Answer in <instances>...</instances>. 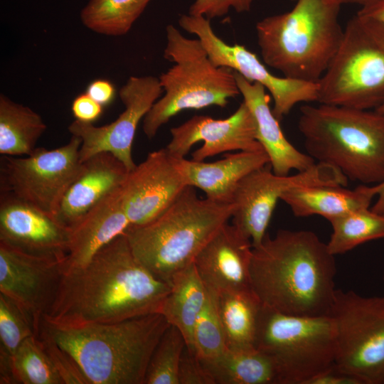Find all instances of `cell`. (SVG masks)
<instances>
[{"label":"cell","mask_w":384,"mask_h":384,"mask_svg":"<svg viewBox=\"0 0 384 384\" xmlns=\"http://www.w3.org/2000/svg\"><path fill=\"white\" fill-rule=\"evenodd\" d=\"M170 289L138 261L123 233L83 267L63 272L43 318L69 325L116 323L159 313Z\"/></svg>","instance_id":"cell-1"},{"label":"cell","mask_w":384,"mask_h":384,"mask_svg":"<svg viewBox=\"0 0 384 384\" xmlns=\"http://www.w3.org/2000/svg\"><path fill=\"white\" fill-rule=\"evenodd\" d=\"M336 274L335 256L312 231L267 233L252 248L253 292L262 304L286 314L329 316Z\"/></svg>","instance_id":"cell-2"},{"label":"cell","mask_w":384,"mask_h":384,"mask_svg":"<svg viewBox=\"0 0 384 384\" xmlns=\"http://www.w3.org/2000/svg\"><path fill=\"white\" fill-rule=\"evenodd\" d=\"M169 326L160 313L78 325L43 318L38 334L73 358L87 384H144L149 360Z\"/></svg>","instance_id":"cell-3"},{"label":"cell","mask_w":384,"mask_h":384,"mask_svg":"<svg viewBox=\"0 0 384 384\" xmlns=\"http://www.w3.org/2000/svg\"><path fill=\"white\" fill-rule=\"evenodd\" d=\"M307 154L363 184L384 181V113L320 104L300 108Z\"/></svg>","instance_id":"cell-4"},{"label":"cell","mask_w":384,"mask_h":384,"mask_svg":"<svg viewBox=\"0 0 384 384\" xmlns=\"http://www.w3.org/2000/svg\"><path fill=\"white\" fill-rule=\"evenodd\" d=\"M336 0H297L289 11L256 24L264 63L285 77L318 82L341 42Z\"/></svg>","instance_id":"cell-5"},{"label":"cell","mask_w":384,"mask_h":384,"mask_svg":"<svg viewBox=\"0 0 384 384\" xmlns=\"http://www.w3.org/2000/svg\"><path fill=\"white\" fill-rule=\"evenodd\" d=\"M234 206L200 198L187 186L159 216L124 234L138 261L156 278L172 277L194 262L218 229L231 218Z\"/></svg>","instance_id":"cell-6"},{"label":"cell","mask_w":384,"mask_h":384,"mask_svg":"<svg viewBox=\"0 0 384 384\" xmlns=\"http://www.w3.org/2000/svg\"><path fill=\"white\" fill-rule=\"evenodd\" d=\"M166 33L164 58L174 65L159 76L164 94L143 119V131L149 139L185 110L225 107L230 98L240 94L235 72L215 65L198 38L185 37L171 24Z\"/></svg>","instance_id":"cell-7"},{"label":"cell","mask_w":384,"mask_h":384,"mask_svg":"<svg viewBox=\"0 0 384 384\" xmlns=\"http://www.w3.org/2000/svg\"><path fill=\"white\" fill-rule=\"evenodd\" d=\"M319 83L317 102L375 110L384 102V23L357 13Z\"/></svg>","instance_id":"cell-8"},{"label":"cell","mask_w":384,"mask_h":384,"mask_svg":"<svg viewBox=\"0 0 384 384\" xmlns=\"http://www.w3.org/2000/svg\"><path fill=\"white\" fill-rule=\"evenodd\" d=\"M255 347L274 358L282 384H306L335 363L334 323L330 316L289 315L262 304Z\"/></svg>","instance_id":"cell-9"},{"label":"cell","mask_w":384,"mask_h":384,"mask_svg":"<svg viewBox=\"0 0 384 384\" xmlns=\"http://www.w3.org/2000/svg\"><path fill=\"white\" fill-rule=\"evenodd\" d=\"M329 316L336 330L335 365L361 384H384V296L336 289Z\"/></svg>","instance_id":"cell-10"},{"label":"cell","mask_w":384,"mask_h":384,"mask_svg":"<svg viewBox=\"0 0 384 384\" xmlns=\"http://www.w3.org/2000/svg\"><path fill=\"white\" fill-rule=\"evenodd\" d=\"M80 145L81 139L72 135L66 144L53 149L36 147L25 157L1 156L0 192L55 217L66 191L81 170Z\"/></svg>","instance_id":"cell-11"},{"label":"cell","mask_w":384,"mask_h":384,"mask_svg":"<svg viewBox=\"0 0 384 384\" xmlns=\"http://www.w3.org/2000/svg\"><path fill=\"white\" fill-rule=\"evenodd\" d=\"M178 22L184 31L197 36L215 65L229 68L247 80L263 85L272 97V110L279 121L296 105L317 102L318 82L274 75L255 53L242 45H229L218 36L206 17L183 14Z\"/></svg>","instance_id":"cell-12"},{"label":"cell","mask_w":384,"mask_h":384,"mask_svg":"<svg viewBox=\"0 0 384 384\" xmlns=\"http://www.w3.org/2000/svg\"><path fill=\"white\" fill-rule=\"evenodd\" d=\"M163 92L159 78L132 76L119 90L124 110L117 119L100 127L78 119L71 122L68 131L81 139L80 161L98 153L108 152L129 171L134 169L137 164L132 159V147L137 126Z\"/></svg>","instance_id":"cell-13"},{"label":"cell","mask_w":384,"mask_h":384,"mask_svg":"<svg viewBox=\"0 0 384 384\" xmlns=\"http://www.w3.org/2000/svg\"><path fill=\"white\" fill-rule=\"evenodd\" d=\"M65 261L28 255L0 242V293L30 318L36 335L55 300Z\"/></svg>","instance_id":"cell-14"},{"label":"cell","mask_w":384,"mask_h":384,"mask_svg":"<svg viewBox=\"0 0 384 384\" xmlns=\"http://www.w3.org/2000/svg\"><path fill=\"white\" fill-rule=\"evenodd\" d=\"M170 132L171 139L165 149L175 159L185 158L199 142L203 144L192 153V159L197 161L232 151L264 150L257 139L255 118L245 102L225 119L196 115Z\"/></svg>","instance_id":"cell-15"},{"label":"cell","mask_w":384,"mask_h":384,"mask_svg":"<svg viewBox=\"0 0 384 384\" xmlns=\"http://www.w3.org/2000/svg\"><path fill=\"white\" fill-rule=\"evenodd\" d=\"M187 186L165 148L149 153L129 171L122 186L123 208L130 226L154 220Z\"/></svg>","instance_id":"cell-16"},{"label":"cell","mask_w":384,"mask_h":384,"mask_svg":"<svg viewBox=\"0 0 384 384\" xmlns=\"http://www.w3.org/2000/svg\"><path fill=\"white\" fill-rule=\"evenodd\" d=\"M72 229L15 196H0V242L22 252L65 260Z\"/></svg>","instance_id":"cell-17"},{"label":"cell","mask_w":384,"mask_h":384,"mask_svg":"<svg viewBox=\"0 0 384 384\" xmlns=\"http://www.w3.org/2000/svg\"><path fill=\"white\" fill-rule=\"evenodd\" d=\"M252 248L248 238L226 223L201 249L193 263L208 288L216 292L252 291Z\"/></svg>","instance_id":"cell-18"},{"label":"cell","mask_w":384,"mask_h":384,"mask_svg":"<svg viewBox=\"0 0 384 384\" xmlns=\"http://www.w3.org/2000/svg\"><path fill=\"white\" fill-rule=\"evenodd\" d=\"M129 171L108 152L98 153L82 162L81 170L66 191L55 218L72 229L101 201L120 188Z\"/></svg>","instance_id":"cell-19"},{"label":"cell","mask_w":384,"mask_h":384,"mask_svg":"<svg viewBox=\"0 0 384 384\" xmlns=\"http://www.w3.org/2000/svg\"><path fill=\"white\" fill-rule=\"evenodd\" d=\"M235 76L243 102L255 118L257 139L269 157L272 171L288 175L292 170L303 171L312 167L314 159L299 151L284 136L279 121L270 109V96L263 85L251 82L236 72Z\"/></svg>","instance_id":"cell-20"},{"label":"cell","mask_w":384,"mask_h":384,"mask_svg":"<svg viewBox=\"0 0 384 384\" xmlns=\"http://www.w3.org/2000/svg\"><path fill=\"white\" fill-rule=\"evenodd\" d=\"M174 164L186 186L202 190L213 201L231 203L234 191L251 171L270 164L264 150L228 153L213 162L175 159Z\"/></svg>","instance_id":"cell-21"},{"label":"cell","mask_w":384,"mask_h":384,"mask_svg":"<svg viewBox=\"0 0 384 384\" xmlns=\"http://www.w3.org/2000/svg\"><path fill=\"white\" fill-rule=\"evenodd\" d=\"M281 193L270 164L251 171L237 185L232 198V224L251 240L253 247L265 236Z\"/></svg>","instance_id":"cell-22"},{"label":"cell","mask_w":384,"mask_h":384,"mask_svg":"<svg viewBox=\"0 0 384 384\" xmlns=\"http://www.w3.org/2000/svg\"><path fill=\"white\" fill-rule=\"evenodd\" d=\"M129 226L123 208L121 186L72 228L64 272L85 266L100 248L124 233Z\"/></svg>","instance_id":"cell-23"},{"label":"cell","mask_w":384,"mask_h":384,"mask_svg":"<svg viewBox=\"0 0 384 384\" xmlns=\"http://www.w3.org/2000/svg\"><path fill=\"white\" fill-rule=\"evenodd\" d=\"M376 196L374 186L350 190L341 185L299 187L284 192V201L297 217L321 215L329 220L351 211L369 208Z\"/></svg>","instance_id":"cell-24"},{"label":"cell","mask_w":384,"mask_h":384,"mask_svg":"<svg viewBox=\"0 0 384 384\" xmlns=\"http://www.w3.org/2000/svg\"><path fill=\"white\" fill-rule=\"evenodd\" d=\"M171 289L159 312L168 323L182 334L186 347L194 351L193 327L206 303L208 288L199 276L194 263L176 274Z\"/></svg>","instance_id":"cell-25"},{"label":"cell","mask_w":384,"mask_h":384,"mask_svg":"<svg viewBox=\"0 0 384 384\" xmlns=\"http://www.w3.org/2000/svg\"><path fill=\"white\" fill-rule=\"evenodd\" d=\"M216 292L217 307L227 349L255 348L261 301L252 290Z\"/></svg>","instance_id":"cell-26"},{"label":"cell","mask_w":384,"mask_h":384,"mask_svg":"<svg viewBox=\"0 0 384 384\" xmlns=\"http://www.w3.org/2000/svg\"><path fill=\"white\" fill-rule=\"evenodd\" d=\"M203 363L215 384H282L274 358L256 348L240 351L227 349L216 359Z\"/></svg>","instance_id":"cell-27"},{"label":"cell","mask_w":384,"mask_h":384,"mask_svg":"<svg viewBox=\"0 0 384 384\" xmlns=\"http://www.w3.org/2000/svg\"><path fill=\"white\" fill-rule=\"evenodd\" d=\"M41 116L30 107L0 95V154L29 155L46 129Z\"/></svg>","instance_id":"cell-28"},{"label":"cell","mask_w":384,"mask_h":384,"mask_svg":"<svg viewBox=\"0 0 384 384\" xmlns=\"http://www.w3.org/2000/svg\"><path fill=\"white\" fill-rule=\"evenodd\" d=\"M151 0H90L80 12L82 23L106 36L127 33Z\"/></svg>","instance_id":"cell-29"},{"label":"cell","mask_w":384,"mask_h":384,"mask_svg":"<svg viewBox=\"0 0 384 384\" xmlns=\"http://www.w3.org/2000/svg\"><path fill=\"white\" fill-rule=\"evenodd\" d=\"M332 233L326 243L334 256L366 242L384 239V213L364 208L329 220Z\"/></svg>","instance_id":"cell-30"},{"label":"cell","mask_w":384,"mask_h":384,"mask_svg":"<svg viewBox=\"0 0 384 384\" xmlns=\"http://www.w3.org/2000/svg\"><path fill=\"white\" fill-rule=\"evenodd\" d=\"M11 384H65L38 335L26 338L11 358Z\"/></svg>","instance_id":"cell-31"},{"label":"cell","mask_w":384,"mask_h":384,"mask_svg":"<svg viewBox=\"0 0 384 384\" xmlns=\"http://www.w3.org/2000/svg\"><path fill=\"white\" fill-rule=\"evenodd\" d=\"M36 335L30 318L10 298L0 293V383L11 384L10 360L21 343Z\"/></svg>","instance_id":"cell-32"},{"label":"cell","mask_w":384,"mask_h":384,"mask_svg":"<svg viewBox=\"0 0 384 384\" xmlns=\"http://www.w3.org/2000/svg\"><path fill=\"white\" fill-rule=\"evenodd\" d=\"M207 288V299L193 331L194 351L205 362L216 359L227 350L217 307V292Z\"/></svg>","instance_id":"cell-33"},{"label":"cell","mask_w":384,"mask_h":384,"mask_svg":"<svg viewBox=\"0 0 384 384\" xmlns=\"http://www.w3.org/2000/svg\"><path fill=\"white\" fill-rule=\"evenodd\" d=\"M186 346L181 331L170 325L152 353L144 384H178V367Z\"/></svg>","instance_id":"cell-34"},{"label":"cell","mask_w":384,"mask_h":384,"mask_svg":"<svg viewBox=\"0 0 384 384\" xmlns=\"http://www.w3.org/2000/svg\"><path fill=\"white\" fill-rule=\"evenodd\" d=\"M65 384H87L73 358L50 338L38 334Z\"/></svg>","instance_id":"cell-35"},{"label":"cell","mask_w":384,"mask_h":384,"mask_svg":"<svg viewBox=\"0 0 384 384\" xmlns=\"http://www.w3.org/2000/svg\"><path fill=\"white\" fill-rule=\"evenodd\" d=\"M178 379V384H215L203 361L186 346L181 355Z\"/></svg>","instance_id":"cell-36"},{"label":"cell","mask_w":384,"mask_h":384,"mask_svg":"<svg viewBox=\"0 0 384 384\" xmlns=\"http://www.w3.org/2000/svg\"><path fill=\"white\" fill-rule=\"evenodd\" d=\"M253 0H195L188 14L203 16L208 19L226 15L233 9L238 13L247 12Z\"/></svg>","instance_id":"cell-37"},{"label":"cell","mask_w":384,"mask_h":384,"mask_svg":"<svg viewBox=\"0 0 384 384\" xmlns=\"http://www.w3.org/2000/svg\"><path fill=\"white\" fill-rule=\"evenodd\" d=\"M102 107L87 93H83L75 98L71 110L76 119L93 123L101 116Z\"/></svg>","instance_id":"cell-38"},{"label":"cell","mask_w":384,"mask_h":384,"mask_svg":"<svg viewBox=\"0 0 384 384\" xmlns=\"http://www.w3.org/2000/svg\"><path fill=\"white\" fill-rule=\"evenodd\" d=\"M306 384H361L352 375L340 370L335 363L309 379Z\"/></svg>","instance_id":"cell-39"},{"label":"cell","mask_w":384,"mask_h":384,"mask_svg":"<svg viewBox=\"0 0 384 384\" xmlns=\"http://www.w3.org/2000/svg\"><path fill=\"white\" fill-rule=\"evenodd\" d=\"M86 93L102 106L109 105L114 99L115 90L112 82L107 80L92 81L87 88Z\"/></svg>","instance_id":"cell-40"},{"label":"cell","mask_w":384,"mask_h":384,"mask_svg":"<svg viewBox=\"0 0 384 384\" xmlns=\"http://www.w3.org/2000/svg\"><path fill=\"white\" fill-rule=\"evenodd\" d=\"M358 13L375 18L384 23V0H378L363 6Z\"/></svg>","instance_id":"cell-41"},{"label":"cell","mask_w":384,"mask_h":384,"mask_svg":"<svg viewBox=\"0 0 384 384\" xmlns=\"http://www.w3.org/2000/svg\"><path fill=\"white\" fill-rule=\"evenodd\" d=\"M375 110L384 113V102ZM374 188L376 196L378 197L377 201L370 209L376 213H384V181L380 183L375 184Z\"/></svg>","instance_id":"cell-42"},{"label":"cell","mask_w":384,"mask_h":384,"mask_svg":"<svg viewBox=\"0 0 384 384\" xmlns=\"http://www.w3.org/2000/svg\"><path fill=\"white\" fill-rule=\"evenodd\" d=\"M341 5L343 4H356L365 6L378 0H336Z\"/></svg>","instance_id":"cell-43"},{"label":"cell","mask_w":384,"mask_h":384,"mask_svg":"<svg viewBox=\"0 0 384 384\" xmlns=\"http://www.w3.org/2000/svg\"><path fill=\"white\" fill-rule=\"evenodd\" d=\"M383 280H384V273H383Z\"/></svg>","instance_id":"cell-44"}]
</instances>
